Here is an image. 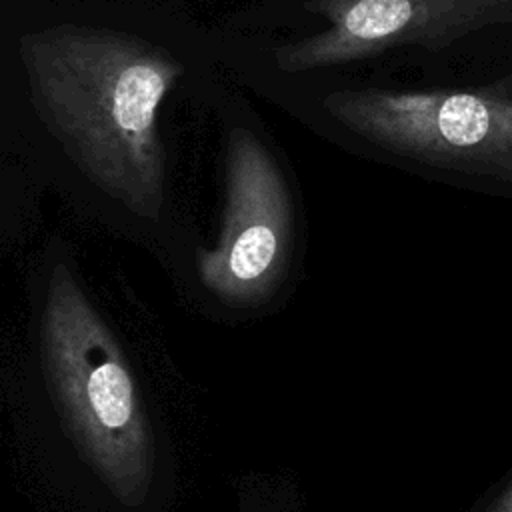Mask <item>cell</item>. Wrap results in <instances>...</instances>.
<instances>
[{"label": "cell", "instance_id": "8992f818", "mask_svg": "<svg viewBox=\"0 0 512 512\" xmlns=\"http://www.w3.org/2000/svg\"><path fill=\"white\" fill-rule=\"evenodd\" d=\"M44 192L26 162L0 164V262L22 248L36 230Z\"/></svg>", "mask_w": 512, "mask_h": 512}, {"label": "cell", "instance_id": "6da1fadb", "mask_svg": "<svg viewBox=\"0 0 512 512\" xmlns=\"http://www.w3.org/2000/svg\"><path fill=\"white\" fill-rule=\"evenodd\" d=\"M22 94L24 162L82 220L176 280L202 242L174 194L172 96L212 110L232 84L214 26L188 6H116L0 26Z\"/></svg>", "mask_w": 512, "mask_h": 512}, {"label": "cell", "instance_id": "ba28073f", "mask_svg": "<svg viewBox=\"0 0 512 512\" xmlns=\"http://www.w3.org/2000/svg\"><path fill=\"white\" fill-rule=\"evenodd\" d=\"M238 508L240 512H278L274 498L256 486V480H248L240 490Z\"/></svg>", "mask_w": 512, "mask_h": 512}, {"label": "cell", "instance_id": "9c48e42d", "mask_svg": "<svg viewBox=\"0 0 512 512\" xmlns=\"http://www.w3.org/2000/svg\"><path fill=\"white\" fill-rule=\"evenodd\" d=\"M478 90L484 94H490V96H498V98H512V72L490 82V84L480 86Z\"/></svg>", "mask_w": 512, "mask_h": 512}, {"label": "cell", "instance_id": "52a82bcc", "mask_svg": "<svg viewBox=\"0 0 512 512\" xmlns=\"http://www.w3.org/2000/svg\"><path fill=\"white\" fill-rule=\"evenodd\" d=\"M116 6H190V0H0V26Z\"/></svg>", "mask_w": 512, "mask_h": 512}, {"label": "cell", "instance_id": "7a4b0ae2", "mask_svg": "<svg viewBox=\"0 0 512 512\" xmlns=\"http://www.w3.org/2000/svg\"><path fill=\"white\" fill-rule=\"evenodd\" d=\"M32 352L80 464L122 510H142L160 478V440L118 334L92 300L68 242L52 234L28 268Z\"/></svg>", "mask_w": 512, "mask_h": 512}, {"label": "cell", "instance_id": "5b68a950", "mask_svg": "<svg viewBox=\"0 0 512 512\" xmlns=\"http://www.w3.org/2000/svg\"><path fill=\"white\" fill-rule=\"evenodd\" d=\"M326 118L390 154L512 182V98L480 90L336 88Z\"/></svg>", "mask_w": 512, "mask_h": 512}, {"label": "cell", "instance_id": "277c9868", "mask_svg": "<svg viewBox=\"0 0 512 512\" xmlns=\"http://www.w3.org/2000/svg\"><path fill=\"white\" fill-rule=\"evenodd\" d=\"M300 10L326 26L286 40L214 26L224 72L304 76L404 46L438 52L468 34L512 24V0H302Z\"/></svg>", "mask_w": 512, "mask_h": 512}, {"label": "cell", "instance_id": "30bf717a", "mask_svg": "<svg viewBox=\"0 0 512 512\" xmlns=\"http://www.w3.org/2000/svg\"><path fill=\"white\" fill-rule=\"evenodd\" d=\"M484 512H512V484H508Z\"/></svg>", "mask_w": 512, "mask_h": 512}, {"label": "cell", "instance_id": "3957f363", "mask_svg": "<svg viewBox=\"0 0 512 512\" xmlns=\"http://www.w3.org/2000/svg\"><path fill=\"white\" fill-rule=\"evenodd\" d=\"M214 112L224 144V204L216 240L192 250L176 284L202 312L248 320L282 296L298 248L294 188L250 102L228 84Z\"/></svg>", "mask_w": 512, "mask_h": 512}, {"label": "cell", "instance_id": "8fae6325", "mask_svg": "<svg viewBox=\"0 0 512 512\" xmlns=\"http://www.w3.org/2000/svg\"><path fill=\"white\" fill-rule=\"evenodd\" d=\"M0 384H2V380H0ZM2 388V386H0ZM0 406H2V396H0Z\"/></svg>", "mask_w": 512, "mask_h": 512}]
</instances>
